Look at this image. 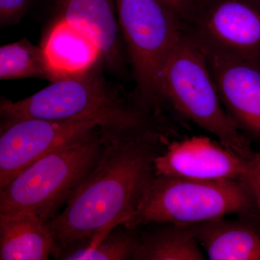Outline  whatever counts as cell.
Wrapping results in <instances>:
<instances>
[{
    "instance_id": "cell-1",
    "label": "cell",
    "mask_w": 260,
    "mask_h": 260,
    "mask_svg": "<svg viewBox=\"0 0 260 260\" xmlns=\"http://www.w3.org/2000/svg\"><path fill=\"white\" fill-rule=\"evenodd\" d=\"M173 139L155 135L107 145L64 211L45 223L59 255L84 239L99 242L136 215L155 177L154 160Z\"/></svg>"
},
{
    "instance_id": "cell-2",
    "label": "cell",
    "mask_w": 260,
    "mask_h": 260,
    "mask_svg": "<svg viewBox=\"0 0 260 260\" xmlns=\"http://www.w3.org/2000/svg\"><path fill=\"white\" fill-rule=\"evenodd\" d=\"M103 65L79 76L52 82L18 102L3 99L2 119L97 121L106 145L152 135L177 134V129L165 116L148 110L133 94L126 95L108 83L102 75Z\"/></svg>"
},
{
    "instance_id": "cell-3",
    "label": "cell",
    "mask_w": 260,
    "mask_h": 260,
    "mask_svg": "<svg viewBox=\"0 0 260 260\" xmlns=\"http://www.w3.org/2000/svg\"><path fill=\"white\" fill-rule=\"evenodd\" d=\"M169 107L183 119L216 137L242 158L254 151L225 112L209 69L198 46L184 31L162 72L160 111Z\"/></svg>"
},
{
    "instance_id": "cell-4",
    "label": "cell",
    "mask_w": 260,
    "mask_h": 260,
    "mask_svg": "<svg viewBox=\"0 0 260 260\" xmlns=\"http://www.w3.org/2000/svg\"><path fill=\"white\" fill-rule=\"evenodd\" d=\"M99 128L52 150L0 189V214L30 212L46 222L96 167L105 150Z\"/></svg>"
},
{
    "instance_id": "cell-5",
    "label": "cell",
    "mask_w": 260,
    "mask_h": 260,
    "mask_svg": "<svg viewBox=\"0 0 260 260\" xmlns=\"http://www.w3.org/2000/svg\"><path fill=\"white\" fill-rule=\"evenodd\" d=\"M256 212L252 194L242 179L155 176L138 213L124 226L137 229L150 223L193 225L232 214Z\"/></svg>"
},
{
    "instance_id": "cell-6",
    "label": "cell",
    "mask_w": 260,
    "mask_h": 260,
    "mask_svg": "<svg viewBox=\"0 0 260 260\" xmlns=\"http://www.w3.org/2000/svg\"><path fill=\"white\" fill-rule=\"evenodd\" d=\"M118 21L142 107L160 114L162 72L180 37V22L158 0H115Z\"/></svg>"
},
{
    "instance_id": "cell-7",
    "label": "cell",
    "mask_w": 260,
    "mask_h": 260,
    "mask_svg": "<svg viewBox=\"0 0 260 260\" xmlns=\"http://www.w3.org/2000/svg\"><path fill=\"white\" fill-rule=\"evenodd\" d=\"M182 30L193 40L260 66V4L256 0H198Z\"/></svg>"
},
{
    "instance_id": "cell-8",
    "label": "cell",
    "mask_w": 260,
    "mask_h": 260,
    "mask_svg": "<svg viewBox=\"0 0 260 260\" xmlns=\"http://www.w3.org/2000/svg\"><path fill=\"white\" fill-rule=\"evenodd\" d=\"M0 128V189L39 158L99 128L94 120L3 119Z\"/></svg>"
},
{
    "instance_id": "cell-9",
    "label": "cell",
    "mask_w": 260,
    "mask_h": 260,
    "mask_svg": "<svg viewBox=\"0 0 260 260\" xmlns=\"http://www.w3.org/2000/svg\"><path fill=\"white\" fill-rule=\"evenodd\" d=\"M191 39L204 56L225 112L238 129L260 147L259 65Z\"/></svg>"
},
{
    "instance_id": "cell-10",
    "label": "cell",
    "mask_w": 260,
    "mask_h": 260,
    "mask_svg": "<svg viewBox=\"0 0 260 260\" xmlns=\"http://www.w3.org/2000/svg\"><path fill=\"white\" fill-rule=\"evenodd\" d=\"M246 159L208 137L172 140L154 160L156 177L198 180L242 179Z\"/></svg>"
},
{
    "instance_id": "cell-11",
    "label": "cell",
    "mask_w": 260,
    "mask_h": 260,
    "mask_svg": "<svg viewBox=\"0 0 260 260\" xmlns=\"http://www.w3.org/2000/svg\"><path fill=\"white\" fill-rule=\"evenodd\" d=\"M56 20H62L90 38L103 64L122 71L126 57L114 0H55Z\"/></svg>"
},
{
    "instance_id": "cell-12",
    "label": "cell",
    "mask_w": 260,
    "mask_h": 260,
    "mask_svg": "<svg viewBox=\"0 0 260 260\" xmlns=\"http://www.w3.org/2000/svg\"><path fill=\"white\" fill-rule=\"evenodd\" d=\"M193 224L200 246L211 260H260V214Z\"/></svg>"
},
{
    "instance_id": "cell-13",
    "label": "cell",
    "mask_w": 260,
    "mask_h": 260,
    "mask_svg": "<svg viewBox=\"0 0 260 260\" xmlns=\"http://www.w3.org/2000/svg\"><path fill=\"white\" fill-rule=\"evenodd\" d=\"M41 47L54 82L85 74L103 64L100 50L93 41L62 20H55Z\"/></svg>"
},
{
    "instance_id": "cell-14",
    "label": "cell",
    "mask_w": 260,
    "mask_h": 260,
    "mask_svg": "<svg viewBox=\"0 0 260 260\" xmlns=\"http://www.w3.org/2000/svg\"><path fill=\"white\" fill-rule=\"evenodd\" d=\"M41 217L30 212L0 214V259L57 257L54 239Z\"/></svg>"
},
{
    "instance_id": "cell-15",
    "label": "cell",
    "mask_w": 260,
    "mask_h": 260,
    "mask_svg": "<svg viewBox=\"0 0 260 260\" xmlns=\"http://www.w3.org/2000/svg\"><path fill=\"white\" fill-rule=\"evenodd\" d=\"M145 233L134 260H204L207 259L191 225L161 223Z\"/></svg>"
},
{
    "instance_id": "cell-16",
    "label": "cell",
    "mask_w": 260,
    "mask_h": 260,
    "mask_svg": "<svg viewBox=\"0 0 260 260\" xmlns=\"http://www.w3.org/2000/svg\"><path fill=\"white\" fill-rule=\"evenodd\" d=\"M34 78L54 81L42 47L23 39L0 47V80Z\"/></svg>"
},
{
    "instance_id": "cell-17",
    "label": "cell",
    "mask_w": 260,
    "mask_h": 260,
    "mask_svg": "<svg viewBox=\"0 0 260 260\" xmlns=\"http://www.w3.org/2000/svg\"><path fill=\"white\" fill-rule=\"evenodd\" d=\"M136 229L111 232L105 237L83 247L61 251L58 257L67 260L133 259L140 244Z\"/></svg>"
},
{
    "instance_id": "cell-18",
    "label": "cell",
    "mask_w": 260,
    "mask_h": 260,
    "mask_svg": "<svg viewBox=\"0 0 260 260\" xmlns=\"http://www.w3.org/2000/svg\"><path fill=\"white\" fill-rule=\"evenodd\" d=\"M30 0H0V25L2 28L15 25L26 13Z\"/></svg>"
},
{
    "instance_id": "cell-19",
    "label": "cell",
    "mask_w": 260,
    "mask_h": 260,
    "mask_svg": "<svg viewBox=\"0 0 260 260\" xmlns=\"http://www.w3.org/2000/svg\"><path fill=\"white\" fill-rule=\"evenodd\" d=\"M242 180L249 187L260 214V153L254 152L252 156L248 159Z\"/></svg>"
},
{
    "instance_id": "cell-20",
    "label": "cell",
    "mask_w": 260,
    "mask_h": 260,
    "mask_svg": "<svg viewBox=\"0 0 260 260\" xmlns=\"http://www.w3.org/2000/svg\"><path fill=\"white\" fill-rule=\"evenodd\" d=\"M180 22L181 28L188 23L196 8L198 0H158Z\"/></svg>"
},
{
    "instance_id": "cell-21",
    "label": "cell",
    "mask_w": 260,
    "mask_h": 260,
    "mask_svg": "<svg viewBox=\"0 0 260 260\" xmlns=\"http://www.w3.org/2000/svg\"><path fill=\"white\" fill-rule=\"evenodd\" d=\"M256 2H258V3H259V4H260V0H256Z\"/></svg>"
}]
</instances>
